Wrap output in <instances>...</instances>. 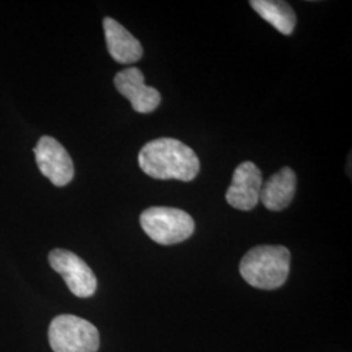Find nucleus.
<instances>
[{"label":"nucleus","mask_w":352,"mask_h":352,"mask_svg":"<svg viewBox=\"0 0 352 352\" xmlns=\"http://www.w3.org/2000/svg\"><path fill=\"white\" fill-rule=\"evenodd\" d=\"M141 170L160 180H193L200 171L197 154L175 139H157L142 146L139 154Z\"/></svg>","instance_id":"nucleus-1"},{"label":"nucleus","mask_w":352,"mask_h":352,"mask_svg":"<svg viewBox=\"0 0 352 352\" xmlns=\"http://www.w3.org/2000/svg\"><path fill=\"white\" fill-rule=\"evenodd\" d=\"M291 253L283 245H258L240 261V274L252 287L276 289L289 278Z\"/></svg>","instance_id":"nucleus-2"},{"label":"nucleus","mask_w":352,"mask_h":352,"mask_svg":"<svg viewBox=\"0 0 352 352\" xmlns=\"http://www.w3.org/2000/svg\"><path fill=\"white\" fill-rule=\"evenodd\" d=\"M140 223L151 240L162 245L182 243L195 231V221L188 213L167 206L146 209L140 217Z\"/></svg>","instance_id":"nucleus-3"},{"label":"nucleus","mask_w":352,"mask_h":352,"mask_svg":"<svg viewBox=\"0 0 352 352\" xmlns=\"http://www.w3.org/2000/svg\"><path fill=\"white\" fill-rule=\"evenodd\" d=\"M49 342L54 352H97L100 349V333L84 318L58 316L51 321Z\"/></svg>","instance_id":"nucleus-4"},{"label":"nucleus","mask_w":352,"mask_h":352,"mask_svg":"<svg viewBox=\"0 0 352 352\" xmlns=\"http://www.w3.org/2000/svg\"><path fill=\"white\" fill-rule=\"evenodd\" d=\"M50 266L63 277L69 291L77 298H90L97 291V278L89 265L74 252L54 250L49 254Z\"/></svg>","instance_id":"nucleus-5"},{"label":"nucleus","mask_w":352,"mask_h":352,"mask_svg":"<svg viewBox=\"0 0 352 352\" xmlns=\"http://www.w3.org/2000/svg\"><path fill=\"white\" fill-rule=\"evenodd\" d=\"M38 168L56 187H64L75 176L71 155L58 140L42 136L34 148Z\"/></svg>","instance_id":"nucleus-6"},{"label":"nucleus","mask_w":352,"mask_h":352,"mask_svg":"<svg viewBox=\"0 0 352 352\" xmlns=\"http://www.w3.org/2000/svg\"><path fill=\"white\" fill-rule=\"evenodd\" d=\"M263 183V174L256 164L248 161L240 164L227 189L226 200L228 205L244 212L254 209L260 202Z\"/></svg>","instance_id":"nucleus-7"},{"label":"nucleus","mask_w":352,"mask_h":352,"mask_svg":"<svg viewBox=\"0 0 352 352\" xmlns=\"http://www.w3.org/2000/svg\"><path fill=\"white\" fill-rule=\"evenodd\" d=\"M113 84L118 91L131 102L136 113H153L161 103L160 91L145 85L144 74L136 67L118 72L113 78Z\"/></svg>","instance_id":"nucleus-8"},{"label":"nucleus","mask_w":352,"mask_h":352,"mask_svg":"<svg viewBox=\"0 0 352 352\" xmlns=\"http://www.w3.org/2000/svg\"><path fill=\"white\" fill-rule=\"evenodd\" d=\"M103 30L107 50L115 62L132 64L139 62L142 56V46L139 39L133 37L124 26L111 17L103 20Z\"/></svg>","instance_id":"nucleus-9"},{"label":"nucleus","mask_w":352,"mask_h":352,"mask_svg":"<svg viewBox=\"0 0 352 352\" xmlns=\"http://www.w3.org/2000/svg\"><path fill=\"white\" fill-rule=\"evenodd\" d=\"M296 192V174L289 167H283L263 183L260 201L273 212H280L289 206Z\"/></svg>","instance_id":"nucleus-10"},{"label":"nucleus","mask_w":352,"mask_h":352,"mask_svg":"<svg viewBox=\"0 0 352 352\" xmlns=\"http://www.w3.org/2000/svg\"><path fill=\"white\" fill-rule=\"evenodd\" d=\"M252 8L278 32L289 36L296 25V16L289 3L277 0H252Z\"/></svg>","instance_id":"nucleus-11"}]
</instances>
